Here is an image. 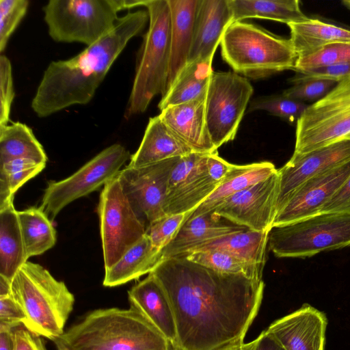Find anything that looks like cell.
Wrapping results in <instances>:
<instances>
[{
	"mask_svg": "<svg viewBox=\"0 0 350 350\" xmlns=\"http://www.w3.org/2000/svg\"><path fill=\"white\" fill-rule=\"evenodd\" d=\"M278 171L267 178L227 198L212 212L250 230L270 231L277 214Z\"/></svg>",
	"mask_w": 350,
	"mask_h": 350,
	"instance_id": "14",
	"label": "cell"
},
{
	"mask_svg": "<svg viewBox=\"0 0 350 350\" xmlns=\"http://www.w3.org/2000/svg\"><path fill=\"white\" fill-rule=\"evenodd\" d=\"M191 212L167 215L154 221L146 230V234L152 245L161 251L176 237Z\"/></svg>",
	"mask_w": 350,
	"mask_h": 350,
	"instance_id": "39",
	"label": "cell"
},
{
	"mask_svg": "<svg viewBox=\"0 0 350 350\" xmlns=\"http://www.w3.org/2000/svg\"><path fill=\"white\" fill-rule=\"evenodd\" d=\"M253 93L247 78L234 72H213L206 94L205 118L216 150L234 139Z\"/></svg>",
	"mask_w": 350,
	"mask_h": 350,
	"instance_id": "11",
	"label": "cell"
},
{
	"mask_svg": "<svg viewBox=\"0 0 350 350\" xmlns=\"http://www.w3.org/2000/svg\"><path fill=\"white\" fill-rule=\"evenodd\" d=\"M269 232L246 229L208 241L187 254L199 251H219L264 268Z\"/></svg>",
	"mask_w": 350,
	"mask_h": 350,
	"instance_id": "28",
	"label": "cell"
},
{
	"mask_svg": "<svg viewBox=\"0 0 350 350\" xmlns=\"http://www.w3.org/2000/svg\"><path fill=\"white\" fill-rule=\"evenodd\" d=\"M175 350H179L178 349H176Z\"/></svg>",
	"mask_w": 350,
	"mask_h": 350,
	"instance_id": "53",
	"label": "cell"
},
{
	"mask_svg": "<svg viewBox=\"0 0 350 350\" xmlns=\"http://www.w3.org/2000/svg\"><path fill=\"white\" fill-rule=\"evenodd\" d=\"M290 40L299 58L312 55L323 47L350 42V30L320 21L307 20L287 25Z\"/></svg>",
	"mask_w": 350,
	"mask_h": 350,
	"instance_id": "27",
	"label": "cell"
},
{
	"mask_svg": "<svg viewBox=\"0 0 350 350\" xmlns=\"http://www.w3.org/2000/svg\"><path fill=\"white\" fill-rule=\"evenodd\" d=\"M150 273L170 302L179 350H225L244 343L261 305L262 280L218 272L183 256L162 260Z\"/></svg>",
	"mask_w": 350,
	"mask_h": 350,
	"instance_id": "1",
	"label": "cell"
},
{
	"mask_svg": "<svg viewBox=\"0 0 350 350\" xmlns=\"http://www.w3.org/2000/svg\"><path fill=\"white\" fill-rule=\"evenodd\" d=\"M220 46L224 61L234 72L253 79L294 70L299 59L290 39L243 21L228 27Z\"/></svg>",
	"mask_w": 350,
	"mask_h": 350,
	"instance_id": "6",
	"label": "cell"
},
{
	"mask_svg": "<svg viewBox=\"0 0 350 350\" xmlns=\"http://www.w3.org/2000/svg\"><path fill=\"white\" fill-rule=\"evenodd\" d=\"M144 0H50L43 8L49 35L58 42L90 46L114 27L118 13Z\"/></svg>",
	"mask_w": 350,
	"mask_h": 350,
	"instance_id": "7",
	"label": "cell"
},
{
	"mask_svg": "<svg viewBox=\"0 0 350 350\" xmlns=\"http://www.w3.org/2000/svg\"><path fill=\"white\" fill-rule=\"evenodd\" d=\"M13 202L14 199L0 206V275L11 282L28 260Z\"/></svg>",
	"mask_w": 350,
	"mask_h": 350,
	"instance_id": "26",
	"label": "cell"
},
{
	"mask_svg": "<svg viewBox=\"0 0 350 350\" xmlns=\"http://www.w3.org/2000/svg\"><path fill=\"white\" fill-rule=\"evenodd\" d=\"M308 105L290 98L284 94L262 96L250 103V109L264 110L280 117L290 124L297 123Z\"/></svg>",
	"mask_w": 350,
	"mask_h": 350,
	"instance_id": "36",
	"label": "cell"
},
{
	"mask_svg": "<svg viewBox=\"0 0 350 350\" xmlns=\"http://www.w3.org/2000/svg\"><path fill=\"white\" fill-rule=\"evenodd\" d=\"M149 25L138 51L125 118L144 112L152 100L163 96L171 59V19L167 0H144Z\"/></svg>",
	"mask_w": 350,
	"mask_h": 350,
	"instance_id": "5",
	"label": "cell"
},
{
	"mask_svg": "<svg viewBox=\"0 0 350 350\" xmlns=\"http://www.w3.org/2000/svg\"><path fill=\"white\" fill-rule=\"evenodd\" d=\"M292 83L310 79L332 80L336 83L350 77V63L338 64L298 72Z\"/></svg>",
	"mask_w": 350,
	"mask_h": 350,
	"instance_id": "43",
	"label": "cell"
},
{
	"mask_svg": "<svg viewBox=\"0 0 350 350\" xmlns=\"http://www.w3.org/2000/svg\"><path fill=\"white\" fill-rule=\"evenodd\" d=\"M25 316L11 294L0 295V327L13 329L23 325Z\"/></svg>",
	"mask_w": 350,
	"mask_h": 350,
	"instance_id": "44",
	"label": "cell"
},
{
	"mask_svg": "<svg viewBox=\"0 0 350 350\" xmlns=\"http://www.w3.org/2000/svg\"><path fill=\"white\" fill-rule=\"evenodd\" d=\"M245 350H286L267 330L253 341L245 343Z\"/></svg>",
	"mask_w": 350,
	"mask_h": 350,
	"instance_id": "48",
	"label": "cell"
},
{
	"mask_svg": "<svg viewBox=\"0 0 350 350\" xmlns=\"http://www.w3.org/2000/svg\"><path fill=\"white\" fill-rule=\"evenodd\" d=\"M14 350H47L42 336L23 325L12 330Z\"/></svg>",
	"mask_w": 350,
	"mask_h": 350,
	"instance_id": "45",
	"label": "cell"
},
{
	"mask_svg": "<svg viewBox=\"0 0 350 350\" xmlns=\"http://www.w3.org/2000/svg\"><path fill=\"white\" fill-rule=\"evenodd\" d=\"M213 58L187 63L172 84L161 96L158 107L163 109L195 100L206 91L213 73Z\"/></svg>",
	"mask_w": 350,
	"mask_h": 350,
	"instance_id": "29",
	"label": "cell"
},
{
	"mask_svg": "<svg viewBox=\"0 0 350 350\" xmlns=\"http://www.w3.org/2000/svg\"><path fill=\"white\" fill-rule=\"evenodd\" d=\"M327 213L350 214V176L319 212V213Z\"/></svg>",
	"mask_w": 350,
	"mask_h": 350,
	"instance_id": "46",
	"label": "cell"
},
{
	"mask_svg": "<svg viewBox=\"0 0 350 350\" xmlns=\"http://www.w3.org/2000/svg\"><path fill=\"white\" fill-rule=\"evenodd\" d=\"M278 169L268 161L247 165H234L215 190L199 206L190 213L188 218L213 211L227 198L244 190L276 172Z\"/></svg>",
	"mask_w": 350,
	"mask_h": 350,
	"instance_id": "25",
	"label": "cell"
},
{
	"mask_svg": "<svg viewBox=\"0 0 350 350\" xmlns=\"http://www.w3.org/2000/svg\"><path fill=\"white\" fill-rule=\"evenodd\" d=\"M206 92L184 103L169 106L159 113L162 121L194 152L211 154L217 151L208 133L205 103Z\"/></svg>",
	"mask_w": 350,
	"mask_h": 350,
	"instance_id": "18",
	"label": "cell"
},
{
	"mask_svg": "<svg viewBox=\"0 0 350 350\" xmlns=\"http://www.w3.org/2000/svg\"><path fill=\"white\" fill-rule=\"evenodd\" d=\"M57 340L66 350H175L140 312L109 308L88 313Z\"/></svg>",
	"mask_w": 350,
	"mask_h": 350,
	"instance_id": "3",
	"label": "cell"
},
{
	"mask_svg": "<svg viewBox=\"0 0 350 350\" xmlns=\"http://www.w3.org/2000/svg\"><path fill=\"white\" fill-rule=\"evenodd\" d=\"M131 157L120 144L106 148L71 176L59 181H50L44 189L40 208L53 222L70 203L116 178Z\"/></svg>",
	"mask_w": 350,
	"mask_h": 350,
	"instance_id": "10",
	"label": "cell"
},
{
	"mask_svg": "<svg viewBox=\"0 0 350 350\" xmlns=\"http://www.w3.org/2000/svg\"><path fill=\"white\" fill-rule=\"evenodd\" d=\"M161 261V251L146 234L130 247L110 268L105 270L103 284L114 287L149 274Z\"/></svg>",
	"mask_w": 350,
	"mask_h": 350,
	"instance_id": "24",
	"label": "cell"
},
{
	"mask_svg": "<svg viewBox=\"0 0 350 350\" xmlns=\"http://www.w3.org/2000/svg\"><path fill=\"white\" fill-rule=\"evenodd\" d=\"M199 1L167 0L171 19V59L166 91L188 63Z\"/></svg>",
	"mask_w": 350,
	"mask_h": 350,
	"instance_id": "23",
	"label": "cell"
},
{
	"mask_svg": "<svg viewBox=\"0 0 350 350\" xmlns=\"http://www.w3.org/2000/svg\"><path fill=\"white\" fill-rule=\"evenodd\" d=\"M208 154L192 152L178 157L170 174L167 191L182 183L207 172Z\"/></svg>",
	"mask_w": 350,
	"mask_h": 350,
	"instance_id": "40",
	"label": "cell"
},
{
	"mask_svg": "<svg viewBox=\"0 0 350 350\" xmlns=\"http://www.w3.org/2000/svg\"><path fill=\"white\" fill-rule=\"evenodd\" d=\"M55 345L57 350H66V348L57 340L53 341Z\"/></svg>",
	"mask_w": 350,
	"mask_h": 350,
	"instance_id": "50",
	"label": "cell"
},
{
	"mask_svg": "<svg viewBox=\"0 0 350 350\" xmlns=\"http://www.w3.org/2000/svg\"><path fill=\"white\" fill-rule=\"evenodd\" d=\"M14 98L12 65L4 55H0V129L8 125Z\"/></svg>",
	"mask_w": 350,
	"mask_h": 350,
	"instance_id": "42",
	"label": "cell"
},
{
	"mask_svg": "<svg viewBox=\"0 0 350 350\" xmlns=\"http://www.w3.org/2000/svg\"><path fill=\"white\" fill-rule=\"evenodd\" d=\"M27 0H0V52L27 13Z\"/></svg>",
	"mask_w": 350,
	"mask_h": 350,
	"instance_id": "38",
	"label": "cell"
},
{
	"mask_svg": "<svg viewBox=\"0 0 350 350\" xmlns=\"http://www.w3.org/2000/svg\"><path fill=\"white\" fill-rule=\"evenodd\" d=\"M194 152L157 116L149 119L137 151L129 166L140 167Z\"/></svg>",
	"mask_w": 350,
	"mask_h": 350,
	"instance_id": "22",
	"label": "cell"
},
{
	"mask_svg": "<svg viewBox=\"0 0 350 350\" xmlns=\"http://www.w3.org/2000/svg\"><path fill=\"white\" fill-rule=\"evenodd\" d=\"M148 21L147 11L129 12L106 36L76 56L51 62L32 99L34 113L45 118L70 106L88 104L127 43Z\"/></svg>",
	"mask_w": 350,
	"mask_h": 350,
	"instance_id": "2",
	"label": "cell"
},
{
	"mask_svg": "<svg viewBox=\"0 0 350 350\" xmlns=\"http://www.w3.org/2000/svg\"><path fill=\"white\" fill-rule=\"evenodd\" d=\"M45 165L28 159H16L0 164V206L14 199L16 192L40 174Z\"/></svg>",
	"mask_w": 350,
	"mask_h": 350,
	"instance_id": "34",
	"label": "cell"
},
{
	"mask_svg": "<svg viewBox=\"0 0 350 350\" xmlns=\"http://www.w3.org/2000/svg\"><path fill=\"white\" fill-rule=\"evenodd\" d=\"M350 63V42L332 44L307 57L299 58L294 71Z\"/></svg>",
	"mask_w": 350,
	"mask_h": 350,
	"instance_id": "37",
	"label": "cell"
},
{
	"mask_svg": "<svg viewBox=\"0 0 350 350\" xmlns=\"http://www.w3.org/2000/svg\"><path fill=\"white\" fill-rule=\"evenodd\" d=\"M284 91V96L301 102L318 100L328 93L336 82L326 79H310L293 83Z\"/></svg>",
	"mask_w": 350,
	"mask_h": 350,
	"instance_id": "41",
	"label": "cell"
},
{
	"mask_svg": "<svg viewBox=\"0 0 350 350\" xmlns=\"http://www.w3.org/2000/svg\"><path fill=\"white\" fill-rule=\"evenodd\" d=\"M346 139H350V77L308 105L296 123L293 155L305 154Z\"/></svg>",
	"mask_w": 350,
	"mask_h": 350,
	"instance_id": "9",
	"label": "cell"
},
{
	"mask_svg": "<svg viewBox=\"0 0 350 350\" xmlns=\"http://www.w3.org/2000/svg\"><path fill=\"white\" fill-rule=\"evenodd\" d=\"M349 176L350 161L308 179L291 195L278 211L273 227L319 214Z\"/></svg>",
	"mask_w": 350,
	"mask_h": 350,
	"instance_id": "15",
	"label": "cell"
},
{
	"mask_svg": "<svg viewBox=\"0 0 350 350\" xmlns=\"http://www.w3.org/2000/svg\"><path fill=\"white\" fill-rule=\"evenodd\" d=\"M268 244L278 258H306L350 246V214L319 213L274 226Z\"/></svg>",
	"mask_w": 350,
	"mask_h": 350,
	"instance_id": "8",
	"label": "cell"
},
{
	"mask_svg": "<svg viewBox=\"0 0 350 350\" xmlns=\"http://www.w3.org/2000/svg\"><path fill=\"white\" fill-rule=\"evenodd\" d=\"M131 307L140 312L177 347V333L174 312L167 295L151 273L128 291Z\"/></svg>",
	"mask_w": 350,
	"mask_h": 350,
	"instance_id": "20",
	"label": "cell"
},
{
	"mask_svg": "<svg viewBox=\"0 0 350 350\" xmlns=\"http://www.w3.org/2000/svg\"><path fill=\"white\" fill-rule=\"evenodd\" d=\"M342 3L345 5V6L350 9V0L343 1Z\"/></svg>",
	"mask_w": 350,
	"mask_h": 350,
	"instance_id": "52",
	"label": "cell"
},
{
	"mask_svg": "<svg viewBox=\"0 0 350 350\" xmlns=\"http://www.w3.org/2000/svg\"><path fill=\"white\" fill-rule=\"evenodd\" d=\"M232 23L263 18L286 25L307 20L298 0H228Z\"/></svg>",
	"mask_w": 350,
	"mask_h": 350,
	"instance_id": "30",
	"label": "cell"
},
{
	"mask_svg": "<svg viewBox=\"0 0 350 350\" xmlns=\"http://www.w3.org/2000/svg\"><path fill=\"white\" fill-rule=\"evenodd\" d=\"M12 330L0 327V350H14Z\"/></svg>",
	"mask_w": 350,
	"mask_h": 350,
	"instance_id": "49",
	"label": "cell"
},
{
	"mask_svg": "<svg viewBox=\"0 0 350 350\" xmlns=\"http://www.w3.org/2000/svg\"><path fill=\"white\" fill-rule=\"evenodd\" d=\"M181 256L218 272L241 274L252 280H262L263 267L251 264L222 252L199 251Z\"/></svg>",
	"mask_w": 350,
	"mask_h": 350,
	"instance_id": "35",
	"label": "cell"
},
{
	"mask_svg": "<svg viewBox=\"0 0 350 350\" xmlns=\"http://www.w3.org/2000/svg\"><path fill=\"white\" fill-rule=\"evenodd\" d=\"M350 161V139H346L305 154L292 155L278 169L280 192L277 213L291 195L312 177Z\"/></svg>",
	"mask_w": 350,
	"mask_h": 350,
	"instance_id": "16",
	"label": "cell"
},
{
	"mask_svg": "<svg viewBox=\"0 0 350 350\" xmlns=\"http://www.w3.org/2000/svg\"><path fill=\"white\" fill-rule=\"evenodd\" d=\"M246 229L248 228L220 217L212 211L189 217L174 239L161 250V260L185 255L208 241Z\"/></svg>",
	"mask_w": 350,
	"mask_h": 350,
	"instance_id": "21",
	"label": "cell"
},
{
	"mask_svg": "<svg viewBox=\"0 0 350 350\" xmlns=\"http://www.w3.org/2000/svg\"><path fill=\"white\" fill-rule=\"evenodd\" d=\"M232 164L221 158L217 151L208 154L206 168L208 175L215 180L221 182L232 167Z\"/></svg>",
	"mask_w": 350,
	"mask_h": 350,
	"instance_id": "47",
	"label": "cell"
},
{
	"mask_svg": "<svg viewBox=\"0 0 350 350\" xmlns=\"http://www.w3.org/2000/svg\"><path fill=\"white\" fill-rule=\"evenodd\" d=\"M18 217L28 259L41 255L55 245V229L40 207L18 211Z\"/></svg>",
	"mask_w": 350,
	"mask_h": 350,
	"instance_id": "33",
	"label": "cell"
},
{
	"mask_svg": "<svg viewBox=\"0 0 350 350\" xmlns=\"http://www.w3.org/2000/svg\"><path fill=\"white\" fill-rule=\"evenodd\" d=\"M327 325L325 313L304 304L273 321L266 330L286 350H324Z\"/></svg>",
	"mask_w": 350,
	"mask_h": 350,
	"instance_id": "17",
	"label": "cell"
},
{
	"mask_svg": "<svg viewBox=\"0 0 350 350\" xmlns=\"http://www.w3.org/2000/svg\"><path fill=\"white\" fill-rule=\"evenodd\" d=\"M225 350H245V343H243V345H241L240 346L232 347V348L227 349Z\"/></svg>",
	"mask_w": 350,
	"mask_h": 350,
	"instance_id": "51",
	"label": "cell"
},
{
	"mask_svg": "<svg viewBox=\"0 0 350 350\" xmlns=\"http://www.w3.org/2000/svg\"><path fill=\"white\" fill-rule=\"evenodd\" d=\"M98 214L105 270L142 238L146 229L131 206L117 177L104 185Z\"/></svg>",
	"mask_w": 350,
	"mask_h": 350,
	"instance_id": "12",
	"label": "cell"
},
{
	"mask_svg": "<svg viewBox=\"0 0 350 350\" xmlns=\"http://www.w3.org/2000/svg\"><path fill=\"white\" fill-rule=\"evenodd\" d=\"M232 23L228 0H200L188 63L213 58L226 29Z\"/></svg>",
	"mask_w": 350,
	"mask_h": 350,
	"instance_id": "19",
	"label": "cell"
},
{
	"mask_svg": "<svg viewBox=\"0 0 350 350\" xmlns=\"http://www.w3.org/2000/svg\"><path fill=\"white\" fill-rule=\"evenodd\" d=\"M178 157L140 166H126L117 178L137 218L146 229L166 215L163 206L170 172Z\"/></svg>",
	"mask_w": 350,
	"mask_h": 350,
	"instance_id": "13",
	"label": "cell"
},
{
	"mask_svg": "<svg viewBox=\"0 0 350 350\" xmlns=\"http://www.w3.org/2000/svg\"><path fill=\"white\" fill-rule=\"evenodd\" d=\"M16 159L46 163V152L26 124L16 122L0 129V164Z\"/></svg>",
	"mask_w": 350,
	"mask_h": 350,
	"instance_id": "31",
	"label": "cell"
},
{
	"mask_svg": "<svg viewBox=\"0 0 350 350\" xmlns=\"http://www.w3.org/2000/svg\"><path fill=\"white\" fill-rule=\"evenodd\" d=\"M10 294L25 316L27 329L52 341L64 333L75 296L47 269L27 260L12 280Z\"/></svg>",
	"mask_w": 350,
	"mask_h": 350,
	"instance_id": "4",
	"label": "cell"
},
{
	"mask_svg": "<svg viewBox=\"0 0 350 350\" xmlns=\"http://www.w3.org/2000/svg\"><path fill=\"white\" fill-rule=\"evenodd\" d=\"M220 183L213 179L207 172L182 183L167 191L163 212L166 215L192 212L208 198Z\"/></svg>",
	"mask_w": 350,
	"mask_h": 350,
	"instance_id": "32",
	"label": "cell"
}]
</instances>
